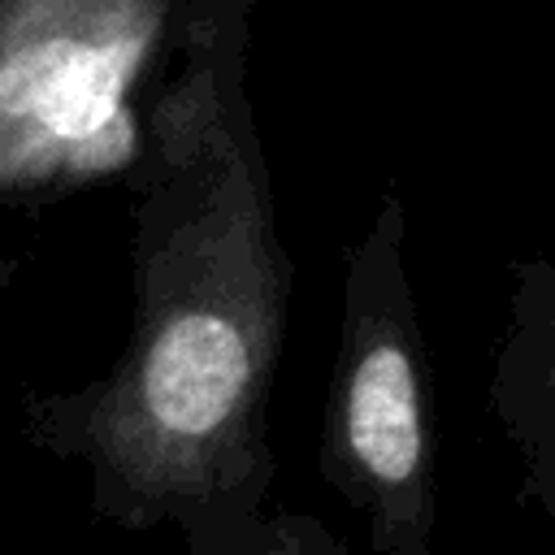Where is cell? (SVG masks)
Instances as JSON below:
<instances>
[{
  "mask_svg": "<svg viewBox=\"0 0 555 555\" xmlns=\"http://www.w3.org/2000/svg\"><path fill=\"white\" fill-rule=\"evenodd\" d=\"M182 555H347V546L325 520L264 503L182 533Z\"/></svg>",
  "mask_w": 555,
  "mask_h": 555,
  "instance_id": "cell-5",
  "label": "cell"
},
{
  "mask_svg": "<svg viewBox=\"0 0 555 555\" xmlns=\"http://www.w3.org/2000/svg\"><path fill=\"white\" fill-rule=\"evenodd\" d=\"M199 9L204 0H9L0 9V208L126 182Z\"/></svg>",
  "mask_w": 555,
  "mask_h": 555,
  "instance_id": "cell-2",
  "label": "cell"
},
{
  "mask_svg": "<svg viewBox=\"0 0 555 555\" xmlns=\"http://www.w3.org/2000/svg\"><path fill=\"white\" fill-rule=\"evenodd\" d=\"M251 0H204L147 113L130 186V330L78 390L26 403V438L87 473L117 529L191 533L269 503V399L295 264L247 95Z\"/></svg>",
  "mask_w": 555,
  "mask_h": 555,
  "instance_id": "cell-1",
  "label": "cell"
},
{
  "mask_svg": "<svg viewBox=\"0 0 555 555\" xmlns=\"http://www.w3.org/2000/svg\"><path fill=\"white\" fill-rule=\"evenodd\" d=\"M4 4H9V0H0V9H4Z\"/></svg>",
  "mask_w": 555,
  "mask_h": 555,
  "instance_id": "cell-6",
  "label": "cell"
},
{
  "mask_svg": "<svg viewBox=\"0 0 555 555\" xmlns=\"http://www.w3.org/2000/svg\"><path fill=\"white\" fill-rule=\"evenodd\" d=\"M408 212L382 195L343 264L338 347L317 464L360 512L373 555H434V408L429 351L403 260Z\"/></svg>",
  "mask_w": 555,
  "mask_h": 555,
  "instance_id": "cell-3",
  "label": "cell"
},
{
  "mask_svg": "<svg viewBox=\"0 0 555 555\" xmlns=\"http://www.w3.org/2000/svg\"><path fill=\"white\" fill-rule=\"evenodd\" d=\"M486 399L516 455V499L555 533V260L512 264Z\"/></svg>",
  "mask_w": 555,
  "mask_h": 555,
  "instance_id": "cell-4",
  "label": "cell"
}]
</instances>
